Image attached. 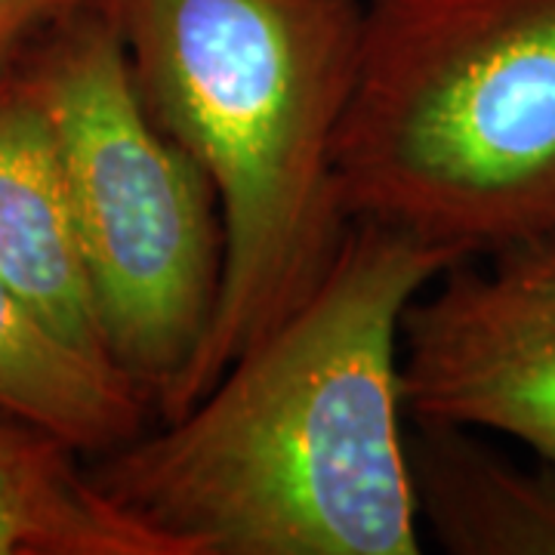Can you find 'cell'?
I'll return each mask as SVG.
<instances>
[{
  "label": "cell",
  "instance_id": "30bf717a",
  "mask_svg": "<svg viewBox=\"0 0 555 555\" xmlns=\"http://www.w3.org/2000/svg\"><path fill=\"white\" fill-rule=\"evenodd\" d=\"M96 0H0V75L38 43L50 28Z\"/></svg>",
  "mask_w": 555,
  "mask_h": 555
},
{
  "label": "cell",
  "instance_id": "52a82bcc",
  "mask_svg": "<svg viewBox=\"0 0 555 555\" xmlns=\"http://www.w3.org/2000/svg\"><path fill=\"white\" fill-rule=\"evenodd\" d=\"M408 466L416 516L454 555H555V466L534 469L478 433L414 423Z\"/></svg>",
  "mask_w": 555,
  "mask_h": 555
},
{
  "label": "cell",
  "instance_id": "277c9868",
  "mask_svg": "<svg viewBox=\"0 0 555 555\" xmlns=\"http://www.w3.org/2000/svg\"><path fill=\"white\" fill-rule=\"evenodd\" d=\"M13 75L60 142L105 352L158 404L198 352L217 306L214 189L145 112L102 0L50 28Z\"/></svg>",
  "mask_w": 555,
  "mask_h": 555
},
{
  "label": "cell",
  "instance_id": "ba28073f",
  "mask_svg": "<svg viewBox=\"0 0 555 555\" xmlns=\"http://www.w3.org/2000/svg\"><path fill=\"white\" fill-rule=\"evenodd\" d=\"M80 456L0 404V555H192L112 503Z\"/></svg>",
  "mask_w": 555,
  "mask_h": 555
},
{
  "label": "cell",
  "instance_id": "3957f363",
  "mask_svg": "<svg viewBox=\"0 0 555 555\" xmlns=\"http://www.w3.org/2000/svg\"><path fill=\"white\" fill-rule=\"evenodd\" d=\"M337 185L460 257L555 235V0H364Z\"/></svg>",
  "mask_w": 555,
  "mask_h": 555
},
{
  "label": "cell",
  "instance_id": "6da1fadb",
  "mask_svg": "<svg viewBox=\"0 0 555 555\" xmlns=\"http://www.w3.org/2000/svg\"><path fill=\"white\" fill-rule=\"evenodd\" d=\"M460 259L352 222L275 331L158 433L96 456L90 476L192 555H416L401 324Z\"/></svg>",
  "mask_w": 555,
  "mask_h": 555
},
{
  "label": "cell",
  "instance_id": "5b68a950",
  "mask_svg": "<svg viewBox=\"0 0 555 555\" xmlns=\"http://www.w3.org/2000/svg\"><path fill=\"white\" fill-rule=\"evenodd\" d=\"M488 259H460L404 312V414L516 438L555 466V235Z\"/></svg>",
  "mask_w": 555,
  "mask_h": 555
},
{
  "label": "cell",
  "instance_id": "8992f818",
  "mask_svg": "<svg viewBox=\"0 0 555 555\" xmlns=\"http://www.w3.org/2000/svg\"><path fill=\"white\" fill-rule=\"evenodd\" d=\"M0 281L50 337L115 367L102 339L60 142L13 68L0 75Z\"/></svg>",
  "mask_w": 555,
  "mask_h": 555
},
{
  "label": "cell",
  "instance_id": "9c48e42d",
  "mask_svg": "<svg viewBox=\"0 0 555 555\" xmlns=\"http://www.w3.org/2000/svg\"><path fill=\"white\" fill-rule=\"evenodd\" d=\"M0 404L102 456L145 433L149 398L120 371L50 337L0 281Z\"/></svg>",
  "mask_w": 555,
  "mask_h": 555
},
{
  "label": "cell",
  "instance_id": "7a4b0ae2",
  "mask_svg": "<svg viewBox=\"0 0 555 555\" xmlns=\"http://www.w3.org/2000/svg\"><path fill=\"white\" fill-rule=\"evenodd\" d=\"M145 112L210 182L222 275L198 352L160 396L195 404L331 269L349 232L337 139L364 0H102Z\"/></svg>",
  "mask_w": 555,
  "mask_h": 555
}]
</instances>
